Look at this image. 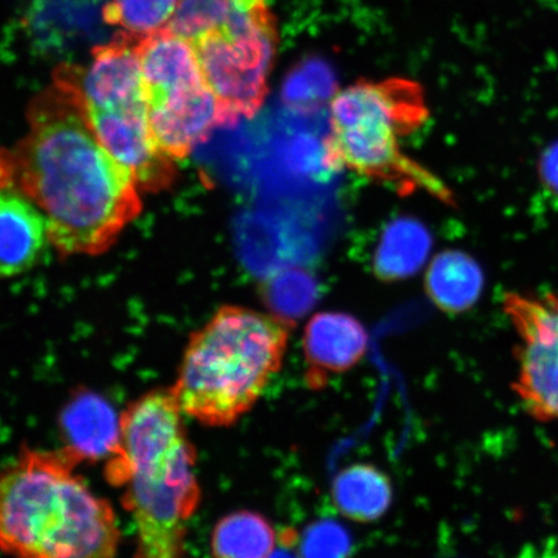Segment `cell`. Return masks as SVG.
<instances>
[{"label":"cell","mask_w":558,"mask_h":558,"mask_svg":"<svg viewBox=\"0 0 558 558\" xmlns=\"http://www.w3.org/2000/svg\"><path fill=\"white\" fill-rule=\"evenodd\" d=\"M81 75L56 70L27 110L26 136L2 156V187L39 209L62 257L107 253L143 209L136 181L90 123Z\"/></svg>","instance_id":"obj_1"},{"label":"cell","mask_w":558,"mask_h":558,"mask_svg":"<svg viewBox=\"0 0 558 558\" xmlns=\"http://www.w3.org/2000/svg\"><path fill=\"white\" fill-rule=\"evenodd\" d=\"M105 476L123 487V505L134 518L138 557L185 554L187 522L201 501L195 450L183 411L169 389L146 393L121 415V445Z\"/></svg>","instance_id":"obj_2"},{"label":"cell","mask_w":558,"mask_h":558,"mask_svg":"<svg viewBox=\"0 0 558 558\" xmlns=\"http://www.w3.org/2000/svg\"><path fill=\"white\" fill-rule=\"evenodd\" d=\"M68 451L24 449L0 483V547L33 558L113 557L121 532L113 508L90 493Z\"/></svg>","instance_id":"obj_3"},{"label":"cell","mask_w":558,"mask_h":558,"mask_svg":"<svg viewBox=\"0 0 558 558\" xmlns=\"http://www.w3.org/2000/svg\"><path fill=\"white\" fill-rule=\"evenodd\" d=\"M290 331L274 313L221 306L187 341L170 388L180 410L206 427L239 422L281 369Z\"/></svg>","instance_id":"obj_4"},{"label":"cell","mask_w":558,"mask_h":558,"mask_svg":"<svg viewBox=\"0 0 558 558\" xmlns=\"http://www.w3.org/2000/svg\"><path fill=\"white\" fill-rule=\"evenodd\" d=\"M429 118L424 89L404 78L361 81L335 95L324 165L349 171L402 194L424 192L446 205L453 194L444 181L403 150V142Z\"/></svg>","instance_id":"obj_5"},{"label":"cell","mask_w":558,"mask_h":558,"mask_svg":"<svg viewBox=\"0 0 558 558\" xmlns=\"http://www.w3.org/2000/svg\"><path fill=\"white\" fill-rule=\"evenodd\" d=\"M191 44L218 101L221 128H234L242 118L257 114L268 95L279 44L268 0H236L225 23Z\"/></svg>","instance_id":"obj_6"},{"label":"cell","mask_w":558,"mask_h":558,"mask_svg":"<svg viewBox=\"0 0 558 558\" xmlns=\"http://www.w3.org/2000/svg\"><path fill=\"white\" fill-rule=\"evenodd\" d=\"M504 310L518 333L514 393L526 413L542 423L558 421V292H508Z\"/></svg>","instance_id":"obj_7"},{"label":"cell","mask_w":558,"mask_h":558,"mask_svg":"<svg viewBox=\"0 0 558 558\" xmlns=\"http://www.w3.org/2000/svg\"><path fill=\"white\" fill-rule=\"evenodd\" d=\"M87 111L105 148L131 172L140 191L159 193L172 186L177 166L151 135L148 108Z\"/></svg>","instance_id":"obj_8"},{"label":"cell","mask_w":558,"mask_h":558,"mask_svg":"<svg viewBox=\"0 0 558 558\" xmlns=\"http://www.w3.org/2000/svg\"><path fill=\"white\" fill-rule=\"evenodd\" d=\"M148 120L159 148L173 160L184 159L221 128L220 110L211 89L204 85L151 97Z\"/></svg>","instance_id":"obj_9"},{"label":"cell","mask_w":558,"mask_h":558,"mask_svg":"<svg viewBox=\"0 0 558 558\" xmlns=\"http://www.w3.org/2000/svg\"><path fill=\"white\" fill-rule=\"evenodd\" d=\"M137 40L136 35L122 32L109 44L94 48L93 62L81 75L88 109L148 108Z\"/></svg>","instance_id":"obj_10"},{"label":"cell","mask_w":558,"mask_h":558,"mask_svg":"<svg viewBox=\"0 0 558 558\" xmlns=\"http://www.w3.org/2000/svg\"><path fill=\"white\" fill-rule=\"evenodd\" d=\"M367 348L368 333L357 318L339 312L317 313L303 337L306 384L313 390L324 389L333 376L357 366Z\"/></svg>","instance_id":"obj_11"},{"label":"cell","mask_w":558,"mask_h":558,"mask_svg":"<svg viewBox=\"0 0 558 558\" xmlns=\"http://www.w3.org/2000/svg\"><path fill=\"white\" fill-rule=\"evenodd\" d=\"M64 450L82 462L114 456L121 445V416L100 395L81 389L60 415Z\"/></svg>","instance_id":"obj_12"},{"label":"cell","mask_w":558,"mask_h":558,"mask_svg":"<svg viewBox=\"0 0 558 558\" xmlns=\"http://www.w3.org/2000/svg\"><path fill=\"white\" fill-rule=\"evenodd\" d=\"M137 53L146 100L206 83L191 41L167 27L146 37H138Z\"/></svg>","instance_id":"obj_13"},{"label":"cell","mask_w":558,"mask_h":558,"mask_svg":"<svg viewBox=\"0 0 558 558\" xmlns=\"http://www.w3.org/2000/svg\"><path fill=\"white\" fill-rule=\"evenodd\" d=\"M0 201V271L15 277L34 267L45 248L47 225L44 215L16 191L2 187Z\"/></svg>","instance_id":"obj_14"},{"label":"cell","mask_w":558,"mask_h":558,"mask_svg":"<svg viewBox=\"0 0 558 558\" xmlns=\"http://www.w3.org/2000/svg\"><path fill=\"white\" fill-rule=\"evenodd\" d=\"M425 292L439 311L469 312L483 294L485 277L476 260L462 251L438 254L425 275Z\"/></svg>","instance_id":"obj_15"},{"label":"cell","mask_w":558,"mask_h":558,"mask_svg":"<svg viewBox=\"0 0 558 558\" xmlns=\"http://www.w3.org/2000/svg\"><path fill=\"white\" fill-rule=\"evenodd\" d=\"M331 498L344 518L361 523L375 522L392 506V481L376 465H349L333 478Z\"/></svg>","instance_id":"obj_16"},{"label":"cell","mask_w":558,"mask_h":558,"mask_svg":"<svg viewBox=\"0 0 558 558\" xmlns=\"http://www.w3.org/2000/svg\"><path fill=\"white\" fill-rule=\"evenodd\" d=\"M429 247V235L421 225L408 219L396 221L384 233L376 251L375 275L386 282L414 276L427 259Z\"/></svg>","instance_id":"obj_17"},{"label":"cell","mask_w":558,"mask_h":558,"mask_svg":"<svg viewBox=\"0 0 558 558\" xmlns=\"http://www.w3.org/2000/svg\"><path fill=\"white\" fill-rule=\"evenodd\" d=\"M277 538L275 527L264 515L253 511H239L216 523L211 549L216 557H269L276 553Z\"/></svg>","instance_id":"obj_18"},{"label":"cell","mask_w":558,"mask_h":558,"mask_svg":"<svg viewBox=\"0 0 558 558\" xmlns=\"http://www.w3.org/2000/svg\"><path fill=\"white\" fill-rule=\"evenodd\" d=\"M179 0H109L104 7L105 23L136 37L166 29Z\"/></svg>","instance_id":"obj_19"},{"label":"cell","mask_w":558,"mask_h":558,"mask_svg":"<svg viewBox=\"0 0 558 558\" xmlns=\"http://www.w3.org/2000/svg\"><path fill=\"white\" fill-rule=\"evenodd\" d=\"M314 294L316 288L311 278L296 270H289L271 278L265 290V298L271 312L290 324L311 308Z\"/></svg>","instance_id":"obj_20"},{"label":"cell","mask_w":558,"mask_h":558,"mask_svg":"<svg viewBox=\"0 0 558 558\" xmlns=\"http://www.w3.org/2000/svg\"><path fill=\"white\" fill-rule=\"evenodd\" d=\"M236 0H179L167 29L193 41L225 23Z\"/></svg>","instance_id":"obj_21"},{"label":"cell","mask_w":558,"mask_h":558,"mask_svg":"<svg viewBox=\"0 0 558 558\" xmlns=\"http://www.w3.org/2000/svg\"><path fill=\"white\" fill-rule=\"evenodd\" d=\"M352 541L347 530L335 521H318L306 529L299 544L306 557H340L351 553Z\"/></svg>","instance_id":"obj_22"},{"label":"cell","mask_w":558,"mask_h":558,"mask_svg":"<svg viewBox=\"0 0 558 558\" xmlns=\"http://www.w3.org/2000/svg\"><path fill=\"white\" fill-rule=\"evenodd\" d=\"M539 179L544 190L558 199V142L544 150L539 160Z\"/></svg>","instance_id":"obj_23"}]
</instances>
